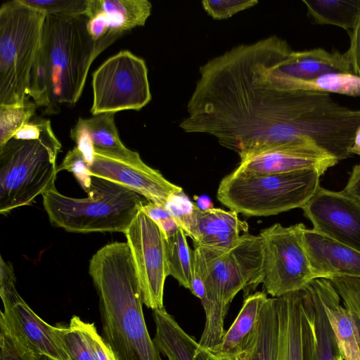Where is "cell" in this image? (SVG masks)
Instances as JSON below:
<instances>
[{
	"label": "cell",
	"mask_w": 360,
	"mask_h": 360,
	"mask_svg": "<svg viewBox=\"0 0 360 360\" xmlns=\"http://www.w3.org/2000/svg\"><path fill=\"white\" fill-rule=\"evenodd\" d=\"M89 273L98 296L102 337L117 360H162L147 328L127 242L99 249L89 261Z\"/></svg>",
	"instance_id": "1"
},
{
	"label": "cell",
	"mask_w": 360,
	"mask_h": 360,
	"mask_svg": "<svg viewBox=\"0 0 360 360\" xmlns=\"http://www.w3.org/2000/svg\"><path fill=\"white\" fill-rule=\"evenodd\" d=\"M51 223L68 232L124 233L148 201L140 194L110 181L92 176L87 197L75 198L56 188L42 195Z\"/></svg>",
	"instance_id": "2"
},
{
	"label": "cell",
	"mask_w": 360,
	"mask_h": 360,
	"mask_svg": "<svg viewBox=\"0 0 360 360\" xmlns=\"http://www.w3.org/2000/svg\"><path fill=\"white\" fill-rule=\"evenodd\" d=\"M88 17L46 15L41 45L49 73L50 114L80 98L92 62L101 53L87 30Z\"/></svg>",
	"instance_id": "3"
},
{
	"label": "cell",
	"mask_w": 360,
	"mask_h": 360,
	"mask_svg": "<svg viewBox=\"0 0 360 360\" xmlns=\"http://www.w3.org/2000/svg\"><path fill=\"white\" fill-rule=\"evenodd\" d=\"M321 175L314 169L259 174L235 169L220 181L217 198L248 217L275 215L302 208L320 188Z\"/></svg>",
	"instance_id": "4"
},
{
	"label": "cell",
	"mask_w": 360,
	"mask_h": 360,
	"mask_svg": "<svg viewBox=\"0 0 360 360\" xmlns=\"http://www.w3.org/2000/svg\"><path fill=\"white\" fill-rule=\"evenodd\" d=\"M46 14L20 0L0 8V106L29 103V75L37 53Z\"/></svg>",
	"instance_id": "5"
},
{
	"label": "cell",
	"mask_w": 360,
	"mask_h": 360,
	"mask_svg": "<svg viewBox=\"0 0 360 360\" xmlns=\"http://www.w3.org/2000/svg\"><path fill=\"white\" fill-rule=\"evenodd\" d=\"M60 143L11 139L0 147V213L31 205L56 188V158Z\"/></svg>",
	"instance_id": "6"
},
{
	"label": "cell",
	"mask_w": 360,
	"mask_h": 360,
	"mask_svg": "<svg viewBox=\"0 0 360 360\" xmlns=\"http://www.w3.org/2000/svg\"><path fill=\"white\" fill-rule=\"evenodd\" d=\"M193 246V271L207 292L226 306L240 290L245 298L261 284L263 242L259 235L243 233L229 248Z\"/></svg>",
	"instance_id": "7"
},
{
	"label": "cell",
	"mask_w": 360,
	"mask_h": 360,
	"mask_svg": "<svg viewBox=\"0 0 360 360\" xmlns=\"http://www.w3.org/2000/svg\"><path fill=\"white\" fill-rule=\"evenodd\" d=\"M305 228L302 223H276L259 234L263 242L261 284L271 297L300 291L315 279L304 245Z\"/></svg>",
	"instance_id": "8"
},
{
	"label": "cell",
	"mask_w": 360,
	"mask_h": 360,
	"mask_svg": "<svg viewBox=\"0 0 360 360\" xmlns=\"http://www.w3.org/2000/svg\"><path fill=\"white\" fill-rule=\"evenodd\" d=\"M93 115L139 110L151 100L143 59L127 50L107 59L92 75Z\"/></svg>",
	"instance_id": "9"
},
{
	"label": "cell",
	"mask_w": 360,
	"mask_h": 360,
	"mask_svg": "<svg viewBox=\"0 0 360 360\" xmlns=\"http://www.w3.org/2000/svg\"><path fill=\"white\" fill-rule=\"evenodd\" d=\"M134 262L143 303L153 311L163 306L169 274L166 238L141 210L124 233Z\"/></svg>",
	"instance_id": "10"
},
{
	"label": "cell",
	"mask_w": 360,
	"mask_h": 360,
	"mask_svg": "<svg viewBox=\"0 0 360 360\" xmlns=\"http://www.w3.org/2000/svg\"><path fill=\"white\" fill-rule=\"evenodd\" d=\"M13 266L0 270L2 317L20 336L38 359L70 360L56 333L55 326L41 319L25 302L15 288Z\"/></svg>",
	"instance_id": "11"
},
{
	"label": "cell",
	"mask_w": 360,
	"mask_h": 360,
	"mask_svg": "<svg viewBox=\"0 0 360 360\" xmlns=\"http://www.w3.org/2000/svg\"><path fill=\"white\" fill-rule=\"evenodd\" d=\"M91 176L122 185L148 201L165 207L169 198L183 188L147 165L140 155L125 158L94 148L89 162Z\"/></svg>",
	"instance_id": "12"
},
{
	"label": "cell",
	"mask_w": 360,
	"mask_h": 360,
	"mask_svg": "<svg viewBox=\"0 0 360 360\" xmlns=\"http://www.w3.org/2000/svg\"><path fill=\"white\" fill-rule=\"evenodd\" d=\"M302 209L313 229L360 252V200L320 187Z\"/></svg>",
	"instance_id": "13"
},
{
	"label": "cell",
	"mask_w": 360,
	"mask_h": 360,
	"mask_svg": "<svg viewBox=\"0 0 360 360\" xmlns=\"http://www.w3.org/2000/svg\"><path fill=\"white\" fill-rule=\"evenodd\" d=\"M338 160L314 143L269 149L243 160L236 169L252 174H281L314 169L323 174Z\"/></svg>",
	"instance_id": "14"
},
{
	"label": "cell",
	"mask_w": 360,
	"mask_h": 360,
	"mask_svg": "<svg viewBox=\"0 0 360 360\" xmlns=\"http://www.w3.org/2000/svg\"><path fill=\"white\" fill-rule=\"evenodd\" d=\"M304 245L315 278H360V252L305 228Z\"/></svg>",
	"instance_id": "15"
},
{
	"label": "cell",
	"mask_w": 360,
	"mask_h": 360,
	"mask_svg": "<svg viewBox=\"0 0 360 360\" xmlns=\"http://www.w3.org/2000/svg\"><path fill=\"white\" fill-rule=\"evenodd\" d=\"M304 360H335L340 356L315 279L300 290Z\"/></svg>",
	"instance_id": "16"
},
{
	"label": "cell",
	"mask_w": 360,
	"mask_h": 360,
	"mask_svg": "<svg viewBox=\"0 0 360 360\" xmlns=\"http://www.w3.org/2000/svg\"><path fill=\"white\" fill-rule=\"evenodd\" d=\"M238 214L219 208L201 210L195 202L184 232L193 240V244L231 247L241 233L248 231V224L240 219Z\"/></svg>",
	"instance_id": "17"
},
{
	"label": "cell",
	"mask_w": 360,
	"mask_h": 360,
	"mask_svg": "<svg viewBox=\"0 0 360 360\" xmlns=\"http://www.w3.org/2000/svg\"><path fill=\"white\" fill-rule=\"evenodd\" d=\"M277 66L283 75L300 80H310L330 73L353 74L345 53H331L321 48L295 51L288 44L281 52Z\"/></svg>",
	"instance_id": "18"
},
{
	"label": "cell",
	"mask_w": 360,
	"mask_h": 360,
	"mask_svg": "<svg viewBox=\"0 0 360 360\" xmlns=\"http://www.w3.org/2000/svg\"><path fill=\"white\" fill-rule=\"evenodd\" d=\"M315 281L341 357L344 360H360L354 313L342 304L340 295L328 279L315 278Z\"/></svg>",
	"instance_id": "19"
},
{
	"label": "cell",
	"mask_w": 360,
	"mask_h": 360,
	"mask_svg": "<svg viewBox=\"0 0 360 360\" xmlns=\"http://www.w3.org/2000/svg\"><path fill=\"white\" fill-rule=\"evenodd\" d=\"M155 325L153 342L167 360H213L209 350L201 347L165 307L153 311Z\"/></svg>",
	"instance_id": "20"
},
{
	"label": "cell",
	"mask_w": 360,
	"mask_h": 360,
	"mask_svg": "<svg viewBox=\"0 0 360 360\" xmlns=\"http://www.w3.org/2000/svg\"><path fill=\"white\" fill-rule=\"evenodd\" d=\"M279 319L277 360H304V311L300 291L276 297Z\"/></svg>",
	"instance_id": "21"
},
{
	"label": "cell",
	"mask_w": 360,
	"mask_h": 360,
	"mask_svg": "<svg viewBox=\"0 0 360 360\" xmlns=\"http://www.w3.org/2000/svg\"><path fill=\"white\" fill-rule=\"evenodd\" d=\"M151 8L147 0H88L85 15L88 18L101 15L110 33L117 39L133 28L143 26Z\"/></svg>",
	"instance_id": "22"
},
{
	"label": "cell",
	"mask_w": 360,
	"mask_h": 360,
	"mask_svg": "<svg viewBox=\"0 0 360 360\" xmlns=\"http://www.w3.org/2000/svg\"><path fill=\"white\" fill-rule=\"evenodd\" d=\"M268 298L264 291H257L246 297L236 319L225 332L221 342L208 350L217 356L241 354L255 330L261 311Z\"/></svg>",
	"instance_id": "23"
},
{
	"label": "cell",
	"mask_w": 360,
	"mask_h": 360,
	"mask_svg": "<svg viewBox=\"0 0 360 360\" xmlns=\"http://www.w3.org/2000/svg\"><path fill=\"white\" fill-rule=\"evenodd\" d=\"M115 113H103L90 118L79 117L70 131L75 142H86L94 148L114 155L134 158L139 154L122 142L115 123Z\"/></svg>",
	"instance_id": "24"
},
{
	"label": "cell",
	"mask_w": 360,
	"mask_h": 360,
	"mask_svg": "<svg viewBox=\"0 0 360 360\" xmlns=\"http://www.w3.org/2000/svg\"><path fill=\"white\" fill-rule=\"evenodd\" d=\"M278 346L279 319L276 297H269L250 342L239 355L243 360H277Z\"/></svg>",
	"instance_id": "25"
},
{
	"label": "cell",
	"mask_w": 360,
	"mask_h": 360,
	"mask_svg": "<svg viewBox=\"0 0 360 360\" xmlns=\"http://www.w3.org/2000/svg\"><path fill=\"white\" fill-rule=\"evenodd\" d=\"M191 292L201 302L205 314V323L200 336L199 345L210 349L218 345L226 332L224 319L229 307L210 294L200 276L193 271Z\"/></svg>",
	"instance_id": "26"
},
{
	"label": "cell",
	"mask_w": 360,
	"mask_h": 360,
	"mask_svg": "<svg viewBox=\"0 0 360 360\" xmlns=\"http://www.w3.org/2000/svg\"><path fill=\"white\" fill-rule=\"evenodd\" d=\"M308 15L319 25L352 30L360 17V0H303Z\"/></svg>",
	"instance_id": "27"
},
{
	"label": "cell",
	"mask_w": 360,
	"mask_h": 360,
	"mask_svg": "<svg viewBox=\"0 0 360 360\" xmlns=\"http://www.w3.org/2000/svg\"><path fill=\"white\" fill-rule=\"evenodd\" d=\"M277 61L276 69L284 85L288 89L360 96L359 76L348 73H330L310 80L295 79L283 75L278 68Z\"/></svg>",
	"instance_id": "28"
},
{
	"label": "cell",
	"mask_w": 360,
	"mask_h": 360,
	"mask_svg": "<svg viewBox=\"0 0 360 360\" xmlns=\"http://www.w3.org/2000/svg\"><path fill=\"white\" fill-rule=\"evenodd\" d=\"M186 236L180 227L176 234L166 238V252L169 276L175 278L180 285L190 290L193 272V255Z\"/></svg>",
	"instance_id": "29"
},
{
	"label": "cell",
	"mask_w": 360,
	"mask_h": 360,
	"mask_svg": "<svg viewBox=\"0 0 360 360\" xmlns=\"http://www.w3.org/2000/svg\"><path fill=\"white\" fill-rule=\"evenodd\" d=\"M79 319L73 316L68 326H56V333L70 360H94L91 349L80 328Z\"/></svg>",
	"instance_id": "30"
},
{
	"label": "cell",
	"mask_w": 360,
	"mask_h": 360,
	"mask_svg": "<svg viewBox=\"0 0 360 360\" xmlns=\"http://www.w3.org/2000/svg\"><path fill=\"white\" fill-rule=\"evenodd\" d=\"M37 108L33 101L22 106H0V147L34 115Z\"/></svg>",
	"instance_id": "31"
},
{
	"label": "cell",
	"mask_w": 360,
	"mask_h": 360,
	"mask_svg": "<svg viewBox=\"0 0 360 360\" xmlns=\"http://www.w3.org/2000/svg\"><path fill=\"white\" fill-rule=\"evenodd\" d=\"M0 360H39L2 317H0Z\"/></svg>",
	"instance_id": "32"
},
{
	"label": "cell",
	"mask_w": 360,
	"mask_h": 360,
	"mask_svg": "<svg viewBox=\"0 0 360 360\" xmlns=\"http://www.w3.org/2000/svg\"><path fill=\"white\" fill-rule=\"evenodd\" d=\"M25 4L38 9L46 15L72 17L85 15L88 0H20Z\"/></svg>",
	"instance_id": "33"
},
{
	"label": "cell",
	"mask_w": 360,
	"mask_h": 360,
	"mask_svg": "<svg viewBox=\"0 0 360 360\" xmlns=\"http://www.w3.org/2000/svg\"><path fill=\"white\" fill-rule=\"evenodd\" d=\"M67 170L73 174L78 183L87 193L91 184L92 176L89 166L83 153L75 146L66 154L57 172Z\"/></svg>",
	"instance_id": "34"
},
{
	"label": "cell",
	"mask_w": 360,
	"mask_h": 360,
	"mask_svg": "<svg viewBox=\"0 0 360 360\" xmlns=\"http://www.w3.org/2000/svg\"><path fill=\"white\" fill-rule=\"evenodd\" d=\"M328 280L336 289L343 304L360 320V278L334 276Z\"/></svg>",
	"instance_id": "35"
},
{
	"label": "cell",
	"mask_w": 360,
	"mask_h": 360,
	"mask_svg": "<svg viewBox=\"0 0 360 360\" xmlns=\"http://www.w3.org/2000/svg\"><path fill=\"white\" fill-rule=\"evenodd\" d=\"M257 0H205L202 5L206 13L214 20L231 18L236 13L257 5Z\"/></svg>",
	"instance_id": "36"
},
{
	"label": "cell",
	"mask_w": 360,
	"mask_h": 360,
	"mask_svg": "<svg viewBox=\"0 0 360 360\" xmlns=\"http://www.w3.org/2000/svg\"><path fill=\"white\" fill-rule=\"evenodd\" d=\"M80 328L91 349L94 360H117L103 338L98 333L94 323L79 319Z\"/></svg>",
	"instance_id": "37"
},
{
	"label": "cell",
	"mask_w": 360,
	"mask_h": 360,
	"mask_svg": "<svg viewBox=\"0 0 360 360\" xmlns=\"http://www.w3.org/2000/svg\"><path fill=\"white\" fill-rule=\"evenodd\" d=\"M194 204L195 202L190 201L183 191L172 195L165 204V208L185 231L193 212Z\"/></svg>",
	"instance_id": "38"
},
{
	"label": "cell",
	"mask_w": 360,
	"mask_h": 360,
	"mask_svg": "<svg viewBox=\"0 0 360 360\" xmlns=\"http://www.w3.org/2000/svg\"><path fill=\"white\" fill-rule=\"evenodd\" d=\"M350 46L345 53L354 75L360 77V17L349 32Z\"/></svg>",
	"instance_id": "39"
},
{
	"label": "cell",
	"mask_w": 360,
	"mask_h": 360,
	"mask_svg": "<svg viewBox=\"0 0 360 360\" xmlns=\"http://www.w3.org/2000/svg\"><path fill=\"white\" fill-rule=\"evenodd\" d=\"M343 192L360 200V164L352 167Z\"/></svg>",
	"instance_id": "40"
},
{
	"label": "cell",
	"mask_w": 360,
	"mask_h": 360,
	"mask_svg": "<svg viewBox=\"0 0 360 360\" xmlns=\"http://www.w3.org/2000/svg\"><path fill=\"white\" fill-rule=\"evenodd\" d=\"M141 210L155 223H158L161 219L171 217V215L165 207L150 201L145 202L141 206Z\"/></svg>",
	"instance_id": "41"
},
{
	"label": "cell",
	"mask_w": 360,
	"mask_h": 360,
	"mask_svg": "<svg viewBox=\"0 0 360 360\" xmlns=\"http://www.w3.org/2000/svg\"><path fill=\"white\" fill-rule=\"evenodd\" d=\"M163 232L165 238H169L176 234L180 226L173 217L161 219L156 223Z\"/></svg>",
	"instance_id": "42"
},
{
	"label": "cell",
	"mask_w": 360,
	"mask_h": 360,
	"mask_svg": "<svg viewBox=\"0 0 360 360\" xmlns=\"http://www.w3.org/2000/svg\"><path fill=\"white\" fill-rule=\"evenodd\" d=\"M196 198L195 204L201 210H208L213 207V203L207 195H201L195 197Z\"/></svg>",
	"instance_id": "43"
},
{
	"label": "cell",
	"mask_w": 360,
	"mask_h": 360,
	"mask_svg": "<svg viewBox=\"0 0 360 360\" xmlns=\"http://www.w3.org/2000/svg\"><path fill=\"white\" fill-rule=\"evenodd\" d=\"M350 152L352 154L360 155V126L357 128L355 134L353 145Z\"/></svg>",
	"instance_id": "44"
},
{
	"label": "cell",
	"mask_w": 360,
	"mask_h": 360,
	"mask_svg": "<svg viewBox=\"0 0 360 360\" xmlns=\"http://www.w3.org/2000/svg\"><path fill=\"white\" fill-rule=\"evenodd\" d=\"M211 355L213 360H243L239 354L233 356H217L211 353Z\"/></svg>",
	"instance_id": "45"
},
{
	"label": "cell",
	"mask_w": 360,
	"mask_h": 360,
	"mask_svg": "<svg viewBox=\"0 0 360 360\" xmlns=\"http://www.w3.org/2000/svg\"><path fill=\"white\" fill-rule=\"evenodd\" d=\"M354 315L355 323H356V329H357L359 344V347H360V320L354 314Z\"/></svg>",
	"instance_id": "46"
},
{
	"label": "cell",
	"mask_w": 360,
	"mask_h": 360,
	"mask_svg": "<svg viewBox=\"0 0 360 360\" xmlns=\"http://www.w3.org/2000/svg\"><path fill=\"white\" fill-rule=\"evenodd\" d=\"M335 360H344L341 356H339Z\"/></svg>",
	"instance_id": "47"
}]
</instances>
